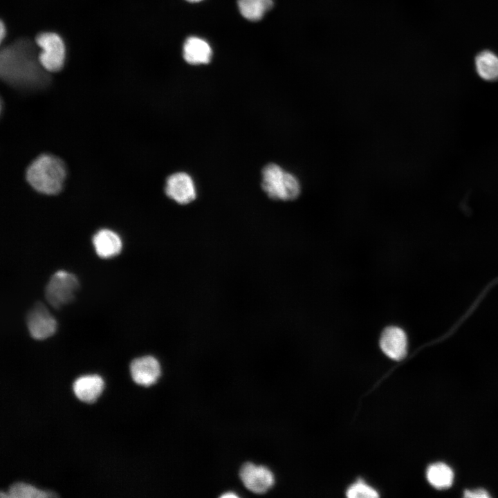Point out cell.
Masks as SVG:
<instances>
[{"label":"cell","instance_id":"6da1fadb","mask_svg":"<svg viewBox=\"0 0 498 498\" xmlns=\"http://www.w3.org/2000/svg\"><path fill=\"white\" fill-rule=\"evenodd\" d=\"M35 45L28 39H20L1 50L0 73L6 83L21 89H39L49 82L48 72L39 62Z\"/></svg>","mask_w":498,"mask_h":498},{"label":"cell","instance_id":"7a4b0ae2","mask_svg":"<svg viewBox=\"0 0 498 498\" xmlns=\"http://www.w3.org/2000/svg\"><path fill=\"white\" fill-rule=\"evenodd\" d=\"M26 179L37 192L55 194L60 192L66 178V168L57 158L42 154L35 159L26 171Z\"/></svg>","mask_w":498,"mask_h":498},{"label":"cell","instance_id":"3957f363","mask_svg":"<svg viewBox=\"0 0 498 498\" xmlns=\"http://www.w3.org/2000/svg\"><path fill=\"white\" fill-rule=\"evenodd\" d=\"M261 187L269 198L283 201H293L301 194L297 177L279 165L270 163L262 169Z\"/></svg>","mask_w":498,"mask_h":498},{"label":"cell","instance_id":"277c9868","mask_svg":"<svg viewBox=\"0 0 498 498\" xmlns=\"http://www.w3.org/2000/svg\"><path fill=\"white\" fill-rule=\"evenodd\" d=\"M79 288V281L73 273L59 270L50 278L45 288L47 302L58 308L67 304L74 298Z\"/></svg>","mask_w":498,"mask_h":498},{"label":"cell","instance_id":"5b68a950","mask_svg":"<svg viewBox=\"0 0 498 498\" xmlns=\"http://www.w3.org/2000/svg\"><path fill=\"white\" fill-rule=\"evenodd\" d=\"M37 46L42 50L39 59L48 72H57L64 66L66 50L62 38L54 33H42L35 38Z\"/></svg>","mask_w":498,"mask_h":498},{"label":"cell","instance_id":"8992f818","mask_svg":"<svg viewBox=\"0 0 498 498\" xmlns=\"http://www.w3.org/2000/svg\"><path fill=\"white\" fill-rule=\"evenodd\" d=\"M27 327L31 337L44 340L53 335L57 329V321L48 308L37 303L30 310L26 318Z\"/></svg>","mask_w":498,"mask_h":498},{"label":"cell","instance_id":"52a82bcc","mask_svg":"<svg viewBox=\"0 0 498 498\" xmlns=\"http://www.w3.org/2000/svg\"><path fill=\"white\" fill-rule=\"evenodd\" d=\"M239 476L244 486L257 494L265 493L275 482L273 474L268 468L250 462L242 465Z\"/></svg>","mask_w":498,"mask_h":498},{"label":"cell","instance_id":"ba28073f","mask_svg":"<svg viewBox=\"0 0 498 498\" xmlns=\"http://www.w3.org/2000/svg\"><path fill=\"white\" fill-rule=\"evenodd\" d=\"M166 195L181 205H186L196 197V190L192 178L185 172H176L166 180Z\"/></svg>","mask_w":498,"mask_h":498},{"label":"cell","instance_id":"9c48e42d","mask_svg":"<svg viewBox=\"0 0 498 498\" xmlns=\"http://www.w3.org/2000/svg\"><path fill=\"white\" fill-rule=\"evenodd\" d=\"M380 347L389 358L400 360L407 355V338L405 332L400 327H386L381 333Z\"/></svg>","mask_w":498,"mask_h":498},{"label":"cell","instance_id":"30bf717a","mask_svg":"<svg viewBox=\"0 0 498 498\" xmlns=\"http://www.w3.org/2000/svg\"><path fill=\"white\" fill-rule=\"evenodd\" d=\"M130 373L136 383L147 387L154 384L160 377V365L154 356H145L131 361Z\"/></svg>","mask_w":498,"mask_h":498},{"label":"cell","instance_id":"8fae6325","mask_svg":"<svg viewBox=\"0 0 498 498\" xmlns=\"http://www.w3.org/2000/svg\"><path fill=\"white\" fill-rule=\"evenodd\" d=\"M96 254L102 259H110L120 253L122 241L120 237L110 229L99 230L93 237Z\"/></svg>","mask_w":498,"mask_h":498},{"label":"cell","instance_id":"7c38bea8","mask_svg":"<svg viewBox=\"0 0 498 498\" xmlns=\"http://www.w3.org/2000/svg\"><path fill=\"white\" fill-rule=\"evenodd\" d=\"M104 387L102 378L98 375H86L77 378L73 384L75 396L82 402L93 403Z\"/></svg>","mask_w":498,"mask_h":498},{"label":"cell","instance_id":"4fadbf2b","mask_svg":"<svg viewBox=\"0 0 498 498\" xmlns=\"http://www.w3.org/2000/svg\"><path fill=\"white\" fill-rule=\"evenodd\" d=\"M212 49L204 39L197 37H188L183 45V57L190 64H208L211 59Z\"/></svg>","mask_w":498,"mask_h":498},{"label":"cell","instance_id":"5bb4252c","mask_svg":"<svg viewBox=\"0 0 498 498\" xmlns=\"http://www.w3.org/2000/svg\"><path fill=\"white\" fill-rule=\"evenodd\" d=\"M475 66L482 79L498 80V56L493 52L488 50L480 52L475 58Z\"/></svg>","mask_w":498,"mask_h":498},{"label":"cell","instance_id":"9a60e30c","mask_svg":"<svg viewBox=\"0 0 498 498\" xmlns=\"http://www.w3.org/2000/svg\"><path fill=\"white\" fill-rule=\"evenodd\" d=\"M242 16L248 20H260L273 6V0H237Z\"/></svg>","mask_w":498,"mask_h":498},{"label":"cell","instance_id":"2e32d148","mask_svg":"<svg viewBox=\"0 0 498 498\" xmlns=\"http://www.w3.org/2000/svg\"><path fill=\"white\" fill-rule=\"evenodd\" d=\"M427 478L434 487L444 489L452 484L454 474L452 469L446 464L436 463L428 467Z\"/></svg>","mask_w":498,"mask_h":498},{"label":"cell","instance_id":"e0dca14e","mask_svg":"<svg viewBox=\"0 0 498 498\" xmlns=\"http://www.w3.org/2000/svg\"><path fill=\"white\" fill-rule=\"evenodd\" d=\"M56 495L52 492L44 491L24 483H15L8 489L6 497L12 498H41L53 497Z\"/></svg>","mask_w":498,"mask_h":498},{"label":"cell","instance_id":"ac0fdd59","mask_svg":"<svg viewBox=\"0 0 498 498\" xmlns=\"http://www.w3.org/2000/svg\"><path fill=\"white\" fill-rule=\"evenodd\" d=\"M346 495L349 498H376L379 497L378 492L374 488L361 479H358L351 485L347 488Z\"/></svg>","mask_w":498,"mask_h":498},{"label":"cell","instance_id":"d6986e66","mask_svg":"<svg viewBox=\"0 0 498 498\" xmlns=\"http://www.w3.org/2000/svg\"><path fill=\"white\" fill-rule=\"evenodd\" d=\"M464 497L471 498H487L489 497L488 492L483 489H477L474 490H465Z\"/></svg>","mask_w":498,"mask_h":498},{"label":"cell","instance_id":"ffe728a7","mask_svg":"<svg viewBox=\"0 0 498 498\" xmlns=\"http://www.w3.org/2000/svg\"><path fill=\"white\" fill-rule=\"evenodd\" d=\"M0 33L1 41H2L6 35V28L3 21L1 22Z\"/></svg>","mask_w":498,"mask_h":498},{"label":"cell","instance_id":"44dd1931","mask_svg":"<svg viewBox=\"0 0 498 498\" xmlns=\"http://www.w3.org/2000/svg\"><path fill=\"white\" fill-rule=\"evenodd\" d=\"M221 497H237V495H234V493L228 492V493L224 494V495H222Z\"/></svg>","mask_w":498,"mask_h":498},{"label":"cell","instance_id":"7402d4cb","mask_svg":"<svg viewBox=\"0 0 498 498\" xmlns=\"http://www.w3.org/2000/svg\"><path fill=\"white\" fill-rule=\"evenodd\" d=\"M187 1H190V2H199V1H202V0H187Z\"/></svg>","mask_w":498,"mask_h":498}]
</instances>
